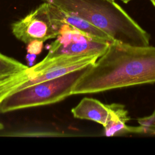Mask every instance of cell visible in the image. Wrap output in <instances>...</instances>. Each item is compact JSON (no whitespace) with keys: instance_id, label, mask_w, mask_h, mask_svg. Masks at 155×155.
Masks as SVG:
<instances>
[{"instance_id":"6da1fadb","label":"cell","mask_w":155,"mask_h":155,"mask_svg":"<svg viewBox=\"0 0 155 155\" xmlns=\"http://www.w3.org/2000/svg\"><path fill=\"white\" fill-rule=\"evenodd\" d=\"M154 83L155 47L114 41L94 64L87 67L74 85L72 95Z\"/></svg>"},{"instance_id":"7a4b0ae2","label":"cell","mask_w":155,"mask_h":155,"mask_svg":"<svg viewBox=\"0 0 155 155\" xmlns=\"http://www.w3.org/2000/svg\"><path fill=\"white\" fill-rule=\"evenodd\" d=\"M61 10L88 21L113 40L148 46L150 35L112 0H48Z\"/></svg>"},{"instance_id":"3957f363","label":"cell","mask_w":155,"mask_h":155,"mask_svg":"<svg viewBox=\"0 0 155 155\" xmlns=\"http://www.w3.org/2000/svg\"><path fill=\"white\" fill-rule=\"evenodd\" d=\"M100 56H61L43 60L31 67L0 80V102L10 94L93 65Z\"/></svg>"},{"instance_id":"277c9868","label":"cell","mask_w":155,"mask_h":155,"mask_svg":"<svg viewBox=\"0 0 155 155\" xmlns=\"http://www.w3.org/2000/svg\"><path fill=\"white\" fill-rule=\"evenodd\" d=\"M86 68L69 72L10 94L0 102V113L52 104L64 100L72 95L74 85Z\"/></svg>"},{"instance_id":"5b68a950","label":"cell","mask_w":155,"mask_h":155,"mask_svg":"<svg viewBox=\"0 0 155 155\" xmlns=\"http://www.w3.org/2000/svg\"><path fill=\"white\" fill-rule=\"evenodd\" d=\"M64 22L61 10L44 2L23 18L12 24L13 35L25 44L38 40L45 42L56 38Z\"/></svg>"},{"instance_id":"8992f818","label":"cell","mask_w":155,"mask_h":155,"mask_svg":"<svg viewBox=\"0 0 155 155\" xmlns=\"http://www.w3.org/2000/svg\"><path fill=\"white\" fill-rule=\"evenodd\" d=\"M110 43L64 24L56 39L49 46L48 54L44 58L50 59L61 56H101L107 50Z\"/></svg>"},{"instance_id":"52a82bcc","label":"cell","mask_w":155,"mask_h":155,"mask_svg":"<svg viewBox=\"0 0 155 155\" xmlns=\"http://www.w3.org/2000/svg\"><path fill=\"white\" fill-rule=\"evenodd\" d=\"M107 105L109 113L106 124L104 126V134L106 136H115L134 133V127H130L126 124L131 117L125 106L115 103Z\"/></svg>"},{"instance_id":"ba28073f","label":"cell","mask_w":155,"mask_h":155,"mask_svg":"<svg viewBox=\"0 0 155 155\" xmlns=\"http://www.w3.org/2000/svg\"><path fill=\"white\" fill-rule=\"evenodd\" d=\"M109 110L107 104L90 97L83 98L71 109L74 117L94 121L104 126L106 124Z\"/></svg>"},{"instance_id":"9c48e42d","label":"cell","mask_w":155,"mask_h":155,"mask_svg":"<svg viewBox=\"0 0 155 155\" xmlns=\"http://www.w3.org/2000/svg\"><path fill=\"white\" fill-rule=\"evenodd\" d=\"M61 12L64 24H68L93 37L105 40L110 42L114 41V40H113V39L105 32L84 19L76 15L64 12L61 10Z\"/></svg>"},{"instance_id":"30bf717a","label":"cell","mask_w":155,"mask_h":155,"mask_svg":"<svg viewBox=\"0 0 155 155\" xmlns=\"http://www.w3.org/2000/svg\"><path fill=\"white\" fill-rule=\"evenodd\" d=\"M28 68L22 62L0 53V80Z\"/></svg>"},{"instance_id":"8fae6325","label":"cell","mask_w":155,"mask_h":155,"mask_svg":"<svg viewBox=\"0 0 155 155\" xmlns=\"http://www.w3.org/2000/svg\"><path fill=\"white\" fill-rule=\"evenodd\" d=\"M137 134L155 135V110L148 116L138 118Z\"/></svg>"},{"instance_id":"7c38bea8","label":"cell","mask_w":155,"mask_h":155,"mask_svg":"<svg viewBox=\"0 0 155 155\" xmlns=\"http://www.w3.org/2000/svg\"><path fill=\"white\" fill-rule=\"evenodd\" d=\"M43 42H44L38 40H34L31 41L27 44V53L36 55L39 54L42 50Z\"/></svg>"},{"instance_id":"4fadbf2b","label":"cell","mask_w":155,"mask_h":155,"mask_svg":"<svg viewBox=\"0 0 155 155\" xmlns=\"http://www.w3.org/2000/svg\"><path fill=\"white\" fill-rule=\"evenodd\" d=\"M112 1H115V0H112ZM120 1H122L124 3H125V4H127V3H128L130 1H131V0H120Z\"/></svg>"},{"instance_id":"5bb4252c","label":"cell","mask_w":155,"mask_h":155,"mask_svg":"<svg viewBox=\"0 0 155 155\" xmlns=\"http://www.w3.org/2000/svg\"><path fill=\"white\" fill-rule=\"evenodd\" d=\"M4 128V125L0 122V130H2Z\"/></svg>"},{"instance_id":"9a60e30c","label":"cell","mask_w":155,"mask_h":155,"mask_svg":"<svg viewBox=\"0 0 155 155\" xmlns=\"http://www.w3.org/2000/svg\"><path fill=\"white\" fill-rule=\"evenodd\" d=\"M152 2V4H153V5L155 7V0H150Z\"/></svg>"}]
</instances>
